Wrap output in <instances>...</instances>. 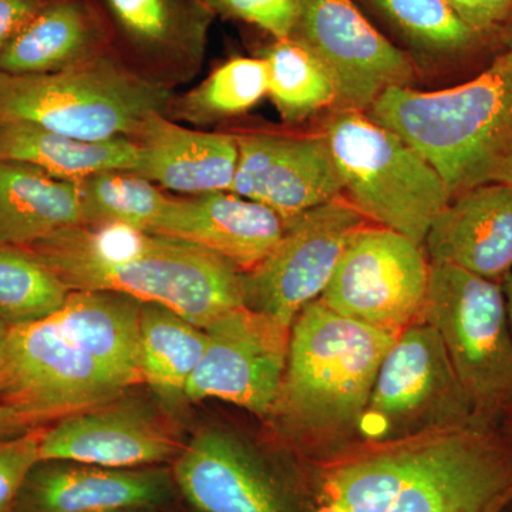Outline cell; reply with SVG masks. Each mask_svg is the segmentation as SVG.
<instances>
[{"instance_id":"obj_37","label":"cell","mask_w":512,"mask_h":512,"mask_svg":"<svg viewBox=\"0 0 512 512\" xmlns=\"http://www.w3.org/2000/svg\"><path fill=\"white\" fill-rule=\"evenodd\" d=\"M501 289H503L505 306H507L508 322L512 332V268L511 271L505 275L503 282H501Z\"/></svg>"},{"instance_id":"obj_11","label":"cell","mask_w":512,"mask_h":512,"mask_svg":"<svg viewBox=\"0 0 512 512\" xmlns=\"http://www.w3.org/2000/svg\"><path fill=\"white\" fill-rule=\"evenodd\" d=\"M366 225L345 195L286 220L275 248L242 272L245 306L292 326L320 298L350 238Z\"/></svg>"},{"instance_id":"obj_33","label":"cell","mask_w":512,"mask_h":512,"mask_svg":"<svg viewBox=\"0 0 512 512\" xmlns=\"http://www.w3.org/2000/svg\"><path fill=\"white\" fill-rule=\"evenodd\" d=\"M207 5L266 30L276 40L291 37L298 15V0H207Z\"/></svg>"},{"instance_id":"obj_27","label":"cell","mask_w":512,"mask_h":512,"mask_svg":"<svg viewBox=\"0 0 512 512\" xmlns=\"http://www.w3.org/2000/svg\"><path fill=\"white\" fill-rule=\"evenodd\" d=\"M264 59L268 66V94L282 119L296 123L320 110H332L335 87L309 50L292 39L276 40Z\"/></svg>"},{"instance_id":"obj_8","label":"cell","mask_w":512,"mask_h":512,"mask_svg":"<svg viewBox=\"0 0 512 512\" xmlns=\"http://www.w3.org/2000/svg\"><path fill=\"white\" fill-rule=\"evenodd\" d=\"M470 424L480 423L443 340L429 323L416 320L384 357L357 433L377 444Z\"/></svg>"},{"instance_id":"obj_43","label":"cell","mask_w":512,"mask_h":512,"mask_svg":"<svg viewBox=\"0 0 512 512\" xmlns=\"http://www.w3.org/2000/svg\"><path fill=\"white\" fill-rule=\"evenodd\" d=\"M510 436H511V439H512V423H511V427H510Z\"/></svg>"},{"instance_id":"obj_10","label":"cell","mask_w":512,"mask_h":512,"mask_svg":"<svg viewBox=\"0 0 512 512\" xmlns=\"http://www.w3.org/2000/svg\"><path fill=\"white\" fill-rule=\"evenodd\" d=\"M429 271L419 242L366 225L350 238L319 301L345 318L399 336L420 318Z\"/></svg>"},{"instance_id":"obj_2","label":"cell","mask_w":512,"mask_h":512,"mask_svg":"<svg viewBox=\"0 0 512 512\" xmlns=\"http://www.w3.org/2000/svg\"><path fill=\"white\" fill-rule=\"evenodd\" d=\"M22 248L70 291L126 293L198 328L245 305L242 272L221 256L127 225H79Z\"/></svg>"},{"instance_id":"obj_4","label":"cell","mask_w":512,"mask_h":512,"mask_svg":"<svg viewBox=\"0 0 512 512\" xmlns=\"http://www.w3.org/2000/svg\"><path fill=\"white\" fill-rule=\"evenodd\" d=\"M367 116L413 147L440 175L451 200L478 185L512 184V57L439 92L392 87Z\"/></svg>"},{"instance_id":"obj_15","label":"cell","mask_w":512,"mask_h":512,"mask_svg":"<svg viewBox=\"0 0 512 512\" xmlns=\"http://www.w3.org/2000/svg\"><path fill=\"white\" fill-rule=\"evenodd\" d=\"M184 444L147 404L117 397L53 421L40 441V460L107 468L171 467Z\"/></svg>"},{"instance_id":"obj_19","label":"cell","mask_w":512,"mask_h":512,"mask_svg":"<svg viewBox=\"0 0 512 512\" xmlns=\"http://www.w3.org/2000/svg\"><path fill=\"white\" fill-rule=\"evenodd\" d=\"M430 262L503 282L512 268V184L478 185L437 215L424 239Z\"/></svg>"},{"instance_id":"obj_18","label":"cell","mask_w":512,"mask_h":512,"mask_svg":"<svg viewBox=\"0 0 512 512\" xmlns=\"http://www.w3.org/2000/svg\"><path fill=\"white\" fill-rule=\"evenodd\" d=\"M284 228L285 221L271 208L222 191L170 197L151 234L197 245L248 272L275 248Z\"/></svg>"},{"instance_id":"obj_38","label":"cell","mask_w":512,"mask_h":512,"mask_svg":"<svg viewBox=\"0 0 512 512\" xmlns=\"http://www.w3.org/2000/svg\"><path fill=\"white\" fill-rule=\"evenodd\" d=\"M100 512H174V510H167V508H121V510H109Z\"/></svg>"},{"instance_id":"obj_16","label":"cell","mask_w":512,"mask_h":512,"mask_svg":"<svg viewBox=\"0 0 512 512\" xmlns=\"http://www.w3.org/2000/svg\"><path fill=\"white\" fill-rule=\"evenodd\" d=\"M237 143L229 192L271 208L282 220L342 197V180L325 134H244Z\"/></svg>"},{"instance_id":"obj_5","label":"cell","mask_w":512,"mask_h":512,"mask_svg":"<svg viewBox=\"0 0 512 512\" xmlns=\"http://www.w3.org/2000/svg\"><path fill=\"white\" fill-rule=\"evenodd\" d=\"M171 93L107 59L87 56L46 74L0 72V123L19 121L83 140L133 137Z\"/></svg>"},{"instance_id":"obj_36","label":"cell","mask_w":512,"mask_h":512,"mask_svg":"<svg viewBox=\"0 0 512 512\" xmlns=\"http://www.w3.org/2000/svg\"><path fill=\"white\" fill-rule=\"evenodd\" d=\"M42 426H46L42 420L0 404V441L12 439Z\"/></svg>"},{"instance_id":"obj_7","label":"cell","mask_w":512,"mask_h":512,"mask_svg":"<svg viewBox=\"0 0 512 512\" xmlns=\"http://www.w3.org/2000/svg\"><path fill=\"white\" fill-rule=\"evenodd\" d=\"M419 319L443 340L477 423L493 426L512 404V332L501 285L430 262Z\"/></svg>"},{"instance_id":"obj_22","label":"cell","mask_w":512,"mask_h":512,"mask_svg":"<svg viewBox=\"0 0 512 512\" xmlns=\"http://www.w3.org/2000/svg\"><path fill=\"white\" fill-rule=\"evenodd\" d=\"M84 224L80 184L32 165L0 161V242L29 247Z\"/></svg>"},{"instance_id":"obj_30","label":"cell","mask_w":512,"mask_h":512,"mask_svg":"<svg viewBox=\"0 0 512 512\" xmlns=\"http://www.w3.org/2000/svg\"><path fill=\"white\" fill-rule=\"evenodd\" d=\"M266 94L268 66L264 57H237L178 101L175 117L197 124L228 119L252 109Z\"/></svg>"},{"instance_id":"obj_32","label":"cell","mask_w":512,"mask_h":512,"mask_svg":"<svg viewBox=\"0 0 512 512\" xmlns=\"http://www.w3.org/2000/svg\"><path fill=\"white\" fill-rule=\"evenodd\" d=\"M46 426L0 441V512H13L23 480L40 460Z\"/></svg>"},{"instance_id":"obj_42","label":"cell","mask_w":512,"mask_h":512,"mask_svg":"<svg viewBox=\"0 0 512 512\" xmlns=\"http://www.w3.org/2000/svg\"><path fill=\"white\" fill-rule=\"evenodd\" d=\"M508 55H510L512 57V43H511V46H510V49H508Z\"/></svg>"},{"instance_id":"obj_6","label":"cell","mask_w":512,"mask_h":512,"mask_svg":"<svg viewBox=\"0 0 512 512\" xmlns=\"http://www.w3.org/2000/svg\"><path fill=\"white\" fill-rule=\"evenodd\" d=\"M343 194L367 221L424 244L451 201L423 157L365 113H335L325 128Z\"/></svg>"},{"instance_id":"obj_40","label":"cell","mask_w":512,"mask_h":512,"mask_svg":"<svg viewBox=\"0 0 512 512\" xmlns=\"http://www.w3.org/2000/svg\"><path fill=\"white\" fill-rule=\"evenodd\" d=\"M504 512H512V503L510 505H508L507 508H505Z\"/></svg>"},{"instance_id":"obj_14","label":"cell","mask_w":512,"mask_h":512,"mask_svg":"<svg viewBox=\"0 0 512 512\" xmlns=\"http://www.w3.org/2000/svg\"><path fill=\"white\" fill-rule=\"evenodd\" d=\"M292 326L248 306L212 322L185 399H220L268 416L284 377Z\"/></svg>"},{"instance_id":"obj_35","label":"cell","mask_w":512,"mask_h":512,"mask_svg":"<svg viewBox=\"0 0 512 512\" xmlns=\"http://www.w3.org/2000/svg\"><path fill=\"white\" fill-rule=\"evenodd\" d=\"M42 8L40 0H0V53Z\"/></svg>"},{"instance_id":"obj_26","label":"cell","mask_w":512,"mask_h":512,"mask_svg":"<svg viewBox=\"0 0 512 512\" xmlns=\"http://www.w3.org/2000/svg\"><path fill=\"white\" fill-rule=\"evenodd\" d=\"M90 29L79 6H43L0 53V72L28 76L59 72L86 59Z\"/></svg>"},{"instance_id":"obj_24","label":"cell","mask_w":512,"mask_h":512,"mask_svg":"<svg viewBox=\"0 0 512 512\" xmlns=\"http://www.w3.org/2000/svg\"><path fill=\"white\" fill-rule=\"evenodd\" d=\"M127 39L146 57L175 70L197 69L211 8L202 0H106Z\"/></svg>"},{"instance_id":"obj_41","label":"cell","mask_w":512,"mask_h":512,"mask_svg":"<svg viewBox=\"0 0 512 512\" xmlns=\"http://www.w3.org/2000/svg\"><path fill=\"white\" fill-rule=\"evenodd\" d=\"M507 413H508V414H510V416H511V419H512V404H511V407H510V409H508V412H507ZM511 423H512V421H511Z\"/></svg>"},{"instance_id":"obj_17","label":"cell","mask_w":512,"mask_h":512,"mask_svg":"<svg viewBox=\"0 0 512 512\" xmlns=\"http://www.w3.org/2000/svg\"><path fill=\"white\" fill-rule=\"evenodd\" d=\"M183 504L171 467L107 468L39 460L23 480L13 512H100Z\"/></svg>"},{"instance_id":"obj_21","label":"cell","mask_w":512,"mask_h":512,"mask_svg":"<svg viewBox=\"0 0 512 512\" xmlns=\"http://www.w3.org/2000/svg\"><path fill=\"white\" fill-rule=\"evenodd\" d=\"M143 302L113 291H70L49 322L127 387L143 383L140 315Z\"/></svg>"},{"instance_id":"obj_20","label":"cell","mask_w":512,"mask_h":512,"mask_svg":"<svg viewBox=\"0 0 512 512\" xmlns=\"http://www.w3.org/2000/svg\"><path fill=\"white\" fill-rule=\"evenodd\" d=\"M131 138L137 146L131 174L191 197L231 191L238 164L237 137L190 130L163 113H153Z\"/></svg>"},{"instance_id":"obj_12","label":"cell","mask_w":512,"mask_h":512,"mask_svg":"<svg viewBox=\"0 0 512 512\" xmlns=\"http://www.w3.org/2000/svg\"><path fill=\"white\" fill-rule=\"evenodd\" d=\"M289 39L305 47L328 72L333 113H365L386 90L410 87L414 66L369 22L352 0H298Z\"/></svg>"},{"instance_id":"obj_34","label":"cell","mask_w":512,"mask_h":512,"mask_svg":"<svg viewBox=\"0 0 512 512\" xmlns=\"http://www.w3.org/2000/svg\"><path fill=\"white\" fill-rule=\"evenodd\" d=\"M461 19L471 28L480 30L493 28L507 16L512 0H448Z\"/></svg>"},{"instance_id":"obj_1","label":"cell","mask_w":512,"mask_h":512,"mask_svg":"<svg viewBox=\"0 0 512 512\" xmlns=\"http://www.w3.org/2000/svg\"><path fill=\"white\" fill-rule=\"evenodd\" d=\"M306 512H504L512 503V439L470 424L345 448L312 464Z\"/></svg>"},{"instance_id":"obj_29","label":"cell","mask_w":512,"mask_h":512,"mask_svg":"<svg viewBox=\"0 0 512 512\" xmlns=\"http://www.w3.org/2000/svg\"><path fill=\"white\" fill-rule=\"evenodd\" d=\"M79 184L83 225L120 224L151 232L170 201L156 184L126 171H106Z\"/></svg>"},{"instance_id":"obj_28","label":"cell","mask_w":512,"mask_h":512,"mask_svg":"<svg viewBox=\"0 0 512 512\" xmlns=\"http://www.w3.org/2000/svg\"><path fill=\"white\" fill-rule=\"evenodd\" d=\"M69 293L28 249L0 242V320L9 328L49 319Z\"/></svg>"},{"instance_id":"obj_39","label":"cell","mask_w":512,"mask_h":512,"mask_svg":"<svg viewBox=\"0 0 512 512\" xmlns=\"http://www.w3.org/2000/svg\"><path fill=\"white\" fill-rule=\"evenodd\" d=\"M9 326L0 320V357H2L3 349H5L6 338H8Z\"/></svg>"},{"instance_id":"obj_23","label":"cell","mask_w":512,"mask_h":512,"mask_svg":"<svg viewBox=\"0 0 512 512\" xmlns=\"http://www.w3.org/2000/svg\"><path fill=\"white\" fill-rule=\"evenodd\" d=\"M0 161L39 168L60 180H86L106 171L133 173L137 146L133 138L83 140L35 124L0 123Z\"/></svg>"},{"instance_id":"obj_13","label":"cell","mask_w":512,"mask_h":512,"mask_svg":"<svg viewBox=\"0 0 512 512\" xmlns=\"http://www.w3.org/2000/svg\"><path fill=\"white\" fill-rule=\"evenodd\" d=\"M191 512H305L295 464H282L234 434L202 430L171 466Z\"/></svg>"},{"instance_id":"obj_9","label":"cell","mask_w":512,"mask_h":512,"mask_svg":"<svg viewBox=\"0 0 512 512\" xmlns=\"http://www.w3.org/2000/svg\"><path fill=\"white\" fill-rule=\"evenodd\" d=\"M128 387L49 322L9 328L0 404L49 424L123 396Z\"/></svg>"},{"instance_id":"obj_25","label":"cell","mask_w":512,"mask_h":512,"mask_svg":"<svg viewBox=\"0 0 512 512\" xmlns=\"http://www.w3.org/2000/svg\"><path fill=\"white\" fill-rule=\"evenodd\" d=\"M207 346V332L177 312L143 302L140 315V372L143 383L167 403L185 399L188 380Z\"/></svg>"},{"instance_id":"obj_31","label":"cell","mask_w":512,"mask_h":512,"mask_svg":"<svg viewBox=\"0 0 512 512\" xmlns=\"http://www.w3.org/2000/svg\"><path fill=\"white\" fill-rule=\"evenodd\" d=\"M414 45L433 53H456L476 39L448 0H372Z\"/></svg>"},{"instance_id":"obj_3","label":"cell","mask_w":512,"mask_h":512,"mask_svg":"<svg viewBox=\"0 0 512 512\" xmlns=\"http://www.w3.org/2000/svg\"><path fill=\"white\" fill-rule=\"evenodd\" d=\"M397 336L309 303L293 322L281 387L268 416L284 439L316 461L357 431L377 372Z\"/></svg>"}]
</instances>
